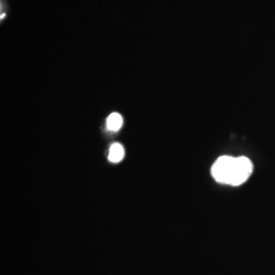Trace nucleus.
I'll return each instance as SVG.
<instances>
[{
  "label": "nucleus",
  "instance_id": "f257e3e1",
  "mask_svg": "<svg viewBox=\"0 0 275 275\" xmlns=\"http://www.w3.org/2000/svg\"><path fill=\"white\" fill-rule=\"evenodd\" d=\"M253 171V164L247 157L221 156L212 166L211 172L220 184L240 186L244 184Z\"/></svg>",
  "mask_w": 275,
  "mask_h": 275
},
{
  "label": "nucleus",
  "instance_id": "7ed1b4c3",
  "mask_svg": "<svg viewBox=\"0 0 275 275\" xmlns=\"http://www.w3.org/2000/svg\"><path fill=\"white\" fill-rule=\"evenodd\" d=\"M122 125V117L118 113H112L107 118V127L110 131H118Z\"/></svg>",
  "mask_w": 275,
  "mask_h": 275
},
{
  "label": "nucleus",
  "instance_id": "f03ea898",
  "mask_svg": "<svg viewBox=\"0 0 275 275\" xmlns=\"http://www.w3.org/2000/svg\"><path fill=\"white\" fill-rule=\"evenodd\" d=\"M123 156H124V150L120 144L115 143L110 147L109 154H108L109 161L113 163H118L122 160Z\"/></svg>",
  "mask_w": 275,
  "mask_h": 275
}]
</instances>
